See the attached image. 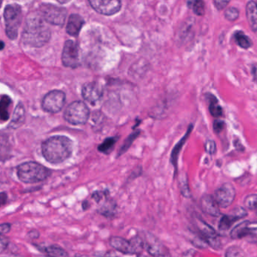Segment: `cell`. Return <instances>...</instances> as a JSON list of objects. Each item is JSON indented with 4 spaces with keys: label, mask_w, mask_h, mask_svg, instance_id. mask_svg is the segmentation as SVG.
Returning a JSON list of instances; mask_svg holds the SVG:
<instances>
[{
    "label": "cell",
    "mask_w": 257,
    "mask_h": 257,
    "mask_svg": "<svg viewBox=\"0 0 257 257\" xmlns=\"http://www.w3.org/2000/svg\"><path fill=\"white\" fill-rule=\"evenodd\" d=\"M226 257H246L245 253L241 247L238 246H231L226 250Z\"/></svg>",
    "instance_id": "f546056e"
},
{
    "label": "cell",
    "mask_w": 257,
    "mask_h": 257,
    "mask_svg": "<svg viewBox=\"0 0 257 257\" xmlns=\"http://www.w3.org/2000/svg\"><path fill=\"white\" fill-rule=\"evenodd\" d=\"M12 229V224L9 223H4L0 224V234L1 235H6L9 233Z\"/></svg>",
    "instance_id": "8d00e7d4"
},
{
    "label": "cell",
    "mask_w": 257,
    "mask_h": 257,
    "mask_svg": "<svg viewBox=\"0 0 257 257\" xmlns=\"http://www.w3.org/2000/svg\"><path fill=\"white\" fill-rule=\"evenodd\" d=\"M81 94L84 100L89 103L95 105L99 102L104 94V88L99 83L89 82L84 84L81 90Z\"/></svg>",
    "instance_id": "9a60e30c"
},
{
    "label": "cell",
    "mask_w": 257,
    "mask_h": 257,
    "mask_svg": "<svg viewBox=\"0 0 257 257\" xmlns=\"http://www.w3.org/2000/svg\"><path fill=\"white\" fill-rule=\"evenodd\" d=\"M44 257H51V256H48V255H47V256H44Z\"/></svg>",
    "instance_id": "f6af8a7d"
},
{
    "label": "cell",
    "mask_w": 257,
    "mask_h": 257,
    "mask_svg": "<svg viewBox=\"0 0 257 257\" xmlns=\"http://www.w3.org/2000/svg\"><path fill=\"white\" fill-rule=\"evenodd\" d=\"M69 0H57V2H59V3H61V4H65V3H67L68 2H69Z\"/></svg>",
    "instance_id": "7bdbcfd3"
},
{
    "label": "cell",
    "mask_w": 257,
    "mask_h": 257,
    "mask_svg": "<svg viewBox=\"0 0 257 257\" xmlns=\"http://www.w3.org/2000/svg\"><path fill=\"white\" fill-rule=\"evenodd\" d=\"M75 257H89V256H85V255H82V254H79V253H76V254L75 255Z\"/></svg>",
    "instance_id": "ee69618b"
},
{
    "label": "cell",
    "mask_w": 257,
    "mask_h": 257,
    "mask_svg": "<svg viewBox=\"0 0 257 257\" xmlns=\"http://www.w3.org/2000/svg\"><path fill=\"white\" fill-rule=\"evenodd\" d=\"M40 16L44 21L53 25L61 26L66 18V10L51 4H43L40 7Z\"/></svg>",
    "instance_id": "ba28073f"
},
{
    "label": "cell",
    "mask_w": 257,
    "mask_h": 257,
    "mask_svg": "<svg viewBox=\"0 0 257 257\" xmlns=\"http://www.w3.org/2000/svg\"><path fill=\"white\" fill-rule=\"evenodd\" d=\"M193 125L190 124L187 133H186L185 136L180 140V142L177 144L176 146L175 147L173 151H172V156H170V161H172L174 167L175 168V170H176L175 172H177V168H178V157H179L180 152H181L184 144L187 142V139L190 137V134H191L192 131H193Z\"/></svg>",
    "instance_id": "d6986e66"
},
{
    "label": "cell",
    "mask_w": 257,
    "mask_h": 257,
    "mask_svg": "<svg viewBox=\"0 0 257 257\" xmlns=\"http://www.w3.org/2000/svg\"><path fill=\"white\" fill-rule=\"evenodd\" d=\"M110 244L115 250L125 254H137L143 249V242L140 236L134 237L131 240L113 236L110 238Z\"/></svg>",
    "instance_id": "8992f818"
},
{
    "label": "cell",
    "mask_w": 257,
    "mask_h": 257,
    "mask_svg": "<svg viewBox=\"0 0 257 257\" xmlns=\"http://www.w3.org/2000/svg\"><path fill=\"white\" fill-rule=\"evenodd\" d=\"M99 211L102 215L105 216V217H113L116 212V203H114L113 201H108L101 207Z\"/></svg>",
    "instance_id": "83f0119b"
},
{
    "label": "cell",
    "mask_w": 257,
    "mask_h": 257,
    "mask_svg": "<svg viewBox=\"0 0 257 257\" xmlns=\"http://www.w3.org/2000/svg\"><path fill=\"white\" fill-rule=\"evenodd\" d=\"M226 127V123L223 120H215L214 123V130L216 133L219 134L221 133L223 130Z\"/></svg>",
    "instance_id": "e575fe53"
},
{
    "label": "cell",
    "mask_w": 257,
    "mask_h": 257,
    "mask_svg": "<svg viewBox=\"0 0 257 257\" xmlns=\"http://www.w3.org/2000/svg\"><path fill=\"white\" fill-rule=\"evenodd\" d=\"M247 211L244 208L236 207L234 208L231 214L223 215L221 217L220 223H219V229L221 232H227L235 222L244 218L247 216Z\"/></svg>",
    "instance_id": "2e32d148"
},
{
    "label": "cell",
    "mask_w": 257,
    "mask_h": 257,
    "mask_svg": "<svg viewBox=\"0 0 257 257\" xmlns=\"http://www.w3.org/2000/svg\"><path fill=\"white\" fill-rule=\"evenodd\" d=\"M103 196H104V194H103L102 193L96 192V193H94L92 197H93V199H95V201H96L97 202H99L102 199Z\"/></svg>",
    "instance_id": "ab89813d"
},
{
    "label": "cell",
    "mask_w": 257,
    "mask_h": 257,
    "mask_svg": "<svg viewBox=\"0 0 257 257\" xmlns=\"http://www.w3.org/2000/svg\"><path fill=\"white\" fill-rule=\"evenodd\" d=\"M140 133V131L134 132V133H131V134L125 139V142H124L123 145H122L120 150L119 151V153H118L117 157H121V156L123 155L124 154L127 152V151L131 148V145L134 143V140L138 137Z\"/></svg>",
    "instance_id": "484cf974"
},
{
    "label": "cell",
    "mask_w": 257,
    "mask_h": 257,
    "mask_svg": "<svg viewBox=\"0 0 257 257\" xmlns=\"http://www.w3.org/2000/svg\"><path fill=\"white\" fill-rule=\"evenodd\" d=\"M51 32L40 15H31L26 21L22 33L24 44L33 48H40L49 41Z\"/></svg>",
    "instance_id": "6da1fadb"
},
{
    "label": "cell",
    "mask_w": 257,
    "mask_h": 257,
    "mask_svg": "<svg viewBox=\"0 0 257 257\" xmlns=\"http://www.w3.org/2000/svg\"><path fill=\"white\" fill-rule=\"evenodd\" d=\"M231 0H214V6L218 10H223L227 7Z\"/></svg>",
    "instance_id": "d590c367"
},
{
    "label": "cell",
    "mask_w": 257,
    "mask_h": 257,
    "mask_svg": "<svg viewBox=\"0 0 257 257\" xmlns=\"http://www.w3.org/2000/svg\"><path fill=\"white\" fill-rule=\"evenodd\" d=\"M89 115L90 111L89 108L81 101L72 102L64 112L65 120L73 125L84 124L89 120Z\"/></svg>",
    "instance_id": "5b68a950"
},
{
    "label": "cell",
    "mask_w": 257,
    "mask_h": 257,
    "mask_svg": "<svg viewBox=\"0 0 257 257\" xmlns=\"http://www.w3.org/2000/svg\"><path fill=\"white\" fill-rule=\"evenodd\" d=\"M91 6L98 13L107 16L116 15L122 9L121 0H89Z\"/></svg>",
    "instance_id": "7c38bea8"
},
{
    "label": "cell",
    "mask_w": 257,
    "mask_h": 257,
    "mask_svg": "<svg viewBox=\"0 0 257 257\" xmlns=\"http://www.w3.org/2000/svg\"><path fill=\"white\" fill-rule=\"evenodd\" d=\"M235 40L238 46L243 49H248L252 46V41L243 32L238 31L235 33Z\"/></svg>",
    "instance_id": "cb8c5ba5"
},
{
    "label": "cell",
    "mask_w": 257,
    "mask_h": 257,
    "mask_svg": "<svg viewBox=\"0 0 257 257\" xmlns=\"http://www.w3.org/2000/svg\"><path fill=\"white\" fill-rule=\"evenodd\" d=\"M62 62L66 67L76 68L78 66V48L73 41L69 40L65 43L62 54Z\"/></svg>",
    "instance_id": "4fadbf2b"
},
{
    "label": "cell",
    "mask_w": 257,
    "mask_h": 257,
    "mask_svg": "<svg viewBox=\"0 0 257 257\" xmlns=\"http://www.w3.org/2000/svg\"><path fill=\"white\" fill-rule=\"evenodd\" d=\"M84 24V20L78 15H71L67 21L66 32L72 36H78Z\"/></svg>",
    "instance_id": "ac0fdd59"
},
{
    "label": "cell",
    "mask_w": 257,
    "mask_h": 257,
    "mask_svg": "<svg viewBox=\"0 0 257 257\" xmlns=\"http://www.w3.org/2000/svg\"><path fill=\"white\" fill-rule=\"evenodd\" d=\"M257 225L256 221H244L239 223L231 231L230 236L232 239H242L248 236L256 238Z\"/></svg>",
    "instance_id": "5bb4252c"
},
{
    "label": "cell",
    "mask_w": 257,
    "mask_h": 257,
    "mask_svg": "<svg viewBox=\"0 0 257 257\" xmlns=\"http://www.w3.org/2000/svg\"><path fill=\"white\" fill-rule=\"evenodd\" d=\"M12 104V99L8 96H3L0 99V120L6 121L9 118V107Z\"/></svg>",
    "instance_id": "7402d4cb"
},
{
    "label": "cell",
    "mask_w": 257,
    "mask_h": 257,
    "mask_svg": "<svg viewBox=\"0 0 257 257\" xmlns=\"http://www.w3.org/2000/svg\"><path fill=\"white\" fill-rule=\"evenodd\" d=\"M117 140L118 137L107 138L102 144L98 146V151H101V153H104V154H110V151L114 148Z\"/></svg>",
    "instance_id": "4316f807"
},
{
    "label": "cell",
    "mask_w": 257,
    "mask_h": 257,
    "mask_svg": "<svg viewBox=\"0 0 257 257\" xmlns=\"http://www.w3.org/2000/svg\"><path fill=\"white\" fill-rule=\"evenodd\" d=\"M188 6L198 16H203L205 12L204 0H189Z\"/></svg>",
    "instance_id": "d4e9b609"
},
{
    "label": "cell",
    "mask_w": 257,
    "mask_h": 257,
    "mask_svg": "<svg viewBox=\"0 0 257 257\" xmlns=\"http://www.w3.org/2000/svg\"><path fill=\"white\" fill-rule=\"evenodd\" d=\"M225 18L228 20V21H236L239 18V11L238 9L235 7H230L229 9H226L225 12Z\"/></svg>",
    "instance_id": "4dcf8cb0"
},
{
    "label": "cell",
    "mask_w": 257,
    "mask_h": 257,
    "mask_svg": "<svg viewBox=\"0 0 257 257\" xmlns=\"http://www.w3.org/2000/svg\"><path fill=\"white\" fill-rule=\"evenodd\" d=\"M205 150L207 152L210 154H214L217 151V147H216V143L214 141L208 140L205 144Z\"/></svg>",
    "instance_id": "d6a6232c"
},
{
    "label": "cell",
    "mask_w": 257,
    "mask_h": 257,
    "mask_svg": "<svg viewBox=\"0 0 257 257\" xmlns=\"http://www.w3.org/2000/svg\"><path fill=\"white\" fill-rule=\"evenodd\" d=\"M103 257H116V253H113V252H108V253H106Z\"/></svg>",
    "instance_id": "60d3db41"
},
{
    "label": "cell",
    "mask_w": 257,
    "mask_h": 257,
    "mask_svg": "<svg viewBox=\"0 0 257 257\" xmlns=\"http://www.w3.org/2000/svg\"><path fill=\"white\" fill-rule=\"evenodd\" d=\"M2 0H0V3H1Z\"/></svg>",
    "instance_id": "bcb514c9"
},
{
    "label": "cell",
    "mask_w": 257,
    "mask_h": 257,
    "mask_svg": "<svg viewBox=\"0 0 257 257\" xmlns=\"http://www.w3.org/2000/svg\"><path fill=\"white\" fill-rule=\"evenodd\" d=\"M195 226L197 229L201 239L208 244L210 247L215 250H218L221 245L220 237L212 226L208 225L206 222L204 221L201 217H195Z\"/></svg>",
    "instance_id": "52a82bcc"
},
{
    "label": "cell",
    "mask_w": 257,
    "mask_h": 257,
    "mask_svg": "<svg viewBox=\"0 0 257 257\" xmlns=\"http://www.w3.org/2000/svg\"><path fill=\"white\" fill-rule=\"evenodd\" d=\"M82 207L83 209H84V211H85V210H87L88 208H89V202H88L87 201H85V202H83Z\"/></svg>",
    "instance_id": "b9f144b4"
},
{
    "label": "cell",
    "mask_w": 257,
    "mask_h": 257,
    "mask_svg": "<svg viewBox=\"0 0 257 257\" xmlns=\"http://www.w3.org/2000/svg\"><path fill=\"white\" fill-rule=\"evenodd\" d=\"M25 119V111L22 104H18L14 111L13 117L9 124V127L17 128L20 127L24 123Z\"/></svg>",
    "instance_id": "44dd1931"
},
{
    "label": "cell",
    "mask_w": 257,
    "mask_h": 257,
    "mask_svg": "<svg viewBox=\"0 0 257 257\" xmlns=\"http://www.w3.org/2000/svg\"><path fill=\"white\" fill-rule=\"evenodd\" d=\"M247 21L250 24V28L254 33L257 30V9L256 2L251 0L246 6Z\"/></svg>",
    "instance_id": "ffe728a7"
},
{
    "label": "cell",
    "mask_w": 257,
    "mask_h": 257,
    "mask_svg": "<svg viewBox=\"0 0 257 257\" xmlns=\"http://www.w3.org/2000/svg\"><path fill=\"white\" fill-rule=\"evenodd\" d=\"M66 95L61 90H52L47 93L42 99V108L47 112H59L63 108Z\"/></svg>",
    "instance_id": "30bf717a"
},
{
    "label": "cell",
    "mask_w": 257,
    "mask_h": 257,
    "mask_svg": "<svg viewBox=\"0 0 257 257\" xmlns=\"http://www.w3.org/2000/svg\"><path fill=\"white\" fill-rule=\"evenodd\" d=\"M43 250L51 257H68V253L64 249L57 245H49L43 247Z\"/></svg>",
    "instance_id": "603a6c76"
},
{
    "label": "cell",
    "mask_w": 257,
    "mask_h": 257,
    "mask_svg": "<svg viewBox=\"0 0 257 257\" xmlns=\"http://www.w3.org/2000/svg\"><path fill=\"white\" fill-rule=\"evenodd\" d=\"M235 196L236 192L233 185L230 183H225L217 189L214 198L220 208H226L233 203Z\"/></svg>",
    "instance_id": "8fae6325"
},
{
    "label": "cell",
    "mask_w": 257,
    "mask_h": 257,
    "mask_svg": "<svg viewBox=\"0 0 257 257\" xmlns=\"http://www.w3.org/2000/svg\"><path fill=\"white\" fill-rule=\"evenodd\" d=\"M9 244V240L5 235L0 234V253H3L7 249Z\"/></svg>",
    "instance_id": "836d02e7"
},
{
    "label": "cell",
    "mask_w": 257,
    "mask_h": 257,
    "mask_svg": "<svg viewBox=\"0 0 257 257\" xmlns=\"http://www.w3.org/2000/svg\"><path fill=\"white\" fill-rule=\"evenodd\" d=\"M42 151L47 161L57 164L70 157L72 142L66 136H53L42 143Z\"/></svg>",
    "instance_id": "7a4b0ae2"
},
{
    "label": "cell",
    "mask_w": 257,
    "mask_h": 257,
    "mask_svg": "<svg viewBox=\"0 0 257 257\" xmlns=\"http://www.w3.org/2000/svg\"><path fill=\"white\" fill-rule=\"evenodd\" d=\"M8 196L6 193H0V207L4 205L7 202Z\"/></svg>",
    "instance_id": "f35d334b"
},
{
    "label": "cell",
    "mask_w": 257,
    "mask_h": 257,
    "mask_svg": "<svg viewBox=\"0 0 257 257\" xmlns=\"http://www.w3.org/2000/svg\"><path fill=\"white\" fill-rule=\"evenodd\" d=\"M201 207L205 214L211 217H217L220 216V207L211 195H205L201 199Z\"/></svg>",
    "instance_id": "e0dca14e"
},
{
    "label": "cell",
    "mask_w": 257,
    "mask_h": 257,
    "mask_svg": "<svg viewBox=\"0 0 257 257\" xmlns=\"http://www.w3.org/2000/svg\"><path fill=\"white\" fill-rule=\"evenodd\" d=\"M213 99L210 100L209 111L211 115L214 117H219L223 115V108L219 105L218 101L216 97L212 96Z\"/></svg>",
    "instance_id": "f1b7e54d"
},
{
    "label": "cell",
    "mask_w": 257,
    "mask_h": 257,
    "mask_svg": "<svg viewBox=\"0 0 257 257\" xmlns=\"http://www.w3.org/2000/svg\"><path fill=\"white\" fill-rule=\"evenodd\" d=\"M139 236L143 242V249L152 256L167 257L169 256L167 247L152 234L149 232H143Z\"/></svg>",
    "instance_id": "9c48e42d"
},
{
    "label": "cell",
    "mask_w": 257,
    "mask_h": 257,
    "mask_svg": "<svg viewBox=\"0 0 257 257\" xmlns=\"http://www.w3.org/2000/svg\"><path fill=\"white\" fill-rule=\"evenodd\" d=\"M257 196L256 194H251L247 196L244 199V205L246 208L251 211L256 209Z\"/></svg>",
    "instance_id": "1f68e13d"
},
{
    "label": "cell",
    "mask_w": 257,
    "mask_h": 257,
    "mask_svg": "<svg viewBox=\"0 0 257 257\" xmlns=\"http://www.w3.org/2000/svg\"><path fill=\"white\" fill-rule=\"evenodd\" d=\"M22 18V12L20 6L9 5L4 11V19L6 22V31L8 37L15 39L18 37V30Z\"/></svg>",
    "instance_id": "277c9868"
},
{
    "label": "cell",
    "mask_w": 257,
    "mask_h": 257,
    "mask_svg": "<svg viewBox=\"0 0 257 257\" xmlns=\"http://www.w3.org/2000/svg\"><path fill=\"white\" fill-rule=\"evenodd\" d=\"M51 172L45 166L36 162L23 163L18 167L20 181L27 184L41 182L49 176Z\"/></svg>",
    "instance_id": "3957f363"
},
{
    "label": "cell",
    "mask_w": 257,
    "mask_h": 257,
    "mask_svg": "<svg viewBox=\"0 0 257 257\" xmlns=\"http://www.w3.org/2000/svg\"><path fill=\"white\" fill-rule=\"evenodd\" d=\"M27 236H28L29 238H30V239L36 240L39 238L40 233H39V231L36 230V229H31V230L29 231L28 233H27Z\"/></svg>",
    "instance_id": "74e56055"
}]
</instances>
